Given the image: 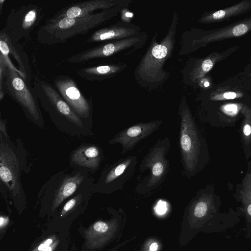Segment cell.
Returning a JSON list of instances; mask_svg holds the SVG:
<instances>
[{
	"instance_id": "1",
	"label": "cell",
	"mask_w": 251,
	"mask_h": 251,
	"mask_svg": "<svg viewBox=\"0 0 251 251\" xmlns=\"http://www.w3.org/2000/svg\"><path fill=\"white\" fill-rule=\"evenodd\" d=\"M33 85L40 105L60 131L77 137L94 135L92 129L72 110L54 86L38 77Z\"/></svg>"
},
{
	"instance_id": "2",
	"label": "cell",
	"mask_w": 251,
	"mask_h": 251,
	"mask_svg": "<svg viewBox=\"0 0 251 251\" xmlns=\"http://www.w3.org/2000/svg\"><path fill=\"white\" fill-rule=\"evenodd\" d=\"M119 6L82 17L46 20L37 32V38L42 44L51 45L64 43L69 39L84 35L116 15Z\"/></svg>"
},
{
	"instance_id": "3",
	"label": "cell",
	"mask_w": 251,
	"mask_h": 251,
	"mask_svg": "<svg viewBox=\"0 0 251 251\" xmlns=\"http://www.w3.org/2000/svg\"><path fill=\"white\" fill-rule=\"evenodd\" d=\"M170 148V140L166 136L149 149L139 166L136 192L148 194L162 183L169 171L170 163L167 155Z\"/></svg>"
},
{
	"instance_id": "4",
	"label": "cell",
	"mask_w": 251,
	"mask_h": 251,
	"mask_svg": "<svg viewBox=\"0 0 251 251\" xmlns=\"http://www.w3.org/2000/svg\"><path fill=\"white\" fill-rule=\"evenodd\" d=\"M179 146L183 175L190 177L200 168L201 156V141L198 128L185 99L179 111Z\"/></svg>"
},
{
	"instance_id": "5",
	"label": "cell",
	"mask_w": 251,
	"mask_h": 251,
	"mask_svg": "<svg viewBox=\"0 0 251 251\" xmlns=\"http://www.w3.org/2000/svg\"><path fill=\"white\" fill-rule=\"evenodd\" d=\"M0 89V100L8 95L24 111L26 117L39 128L45 127L44 118L33 87L16 71L6 66Z\"/></svg>"
},
{
	"instance_id": "6",
	"label": "cell",
	"mask_w": 251,
	"mask_h": 251,
	"mask_svg": "<svg viewBox=\"0 0 251 251\" xmlns=\"http://www.w3.org/2000/svg\"><path fill=\"white\" fill-rule=\"evenodd\" d=\"M0 188L6 189L14 198L24 195L21 181V173L30 171L27 159L20 153V146L16 148L9 136L0 135Z\"/></svg>"
},
{
	"instance_id": "7",
	"label": "cell",
	"mask_w": 251,
	"mask_h": 251,
	"mask_svg": "<svg viewBox=\"0 0 251 251\" xmlns=\"http://www.w3.org/2000/svg\"><path fill=\"white\" fill-rule=\"evenodd\" d=\"M176 24L160 43L154 42L152 44L138 66L137 74L144 82L158 83L166 76L163 67L174 47Z\"/></svg>"
},
{
	"instance_id": "8",
	"label": "cell",
	"mask_w": 251,
	"mask_h": 251,
	"mask_svg": "<svg viewBox=\"0 0 251 251\" xmlns=\"http://www.w3.org/2000/svg\"><path fill=\"white\" fill-rule=\"evenodd\" d=\"M90 174L86 170L79 169L60 171L42 186L39 197L50 199L51 209L54 210L75 192Z\"/></svg>"
},
{
	"instance_id": "9",
	"label": "cell",
	"mask_w": 251,
	"mask_h": 251,
	"mask_svg": "<svg viewBox=\"0 0 251 251\" xmlns=\"http://www.w3.org/2000/svg\"><path fill=\"white\" fill-rule=\"evenodd\" d=\"M44 16L43 9L38 5H22L11 10L2 30L16 45L22 39L28 38Z\"/></svg>"
},
{
	"instance_id": "10",
	"label": "cell",
	"mask_w": 251,
	"mask_h": 251,
	"mask_svg": "<svg viewBox=\"0 0 251 251\" xmlns=\"http://www.w3.org/2000/svg\"><path fill=\"white\" fill-rule=\"evenodd\" d=\"M137 163L136 156L129 155L107 166L95 183L93 193H112L123 190L125 184L132 177Z\"/></svg>"
},
{
	"instance_id": "11",
	"label": "cell",
	"mask_w": 251,
	"mask_h": 251,
	"mask_svg": "<svg viewBox=\"0 0 251 251\" xmlns=\"http://www.w3.org/2000/svg\"><path fill=\"white\" fill-rule=\"evenodd\" d=\"M52 83L64 100L85 123L88 127H92V99H86L71 77L60 75L54 77Z\"/></svg>"
},
{
	"instance_id": "12",
	"label": "cell",
	"mask_w": 251,
	"mask_h": 251,
	"mask_svg": "<svg viewBox=\"0 0 251 251\" xmlns=\"http://www.w3.org/2000/svg\"><path fill=\"white\" fill-rule=\"evenodd\" d=\"M162 121L157 120L148 123L135 124L116 134L108 143L122 146V154L128 152L141 140L150 136L159 129L162 124Z\"/></svg>"
},
{
	"instance_id": "13",
	"label": "cell",
	"mask_w": 251,
	"mask_h": 251,
	"mask_svg": "<svg viewBox=\"0 0 251 251\" xmlns=\"http://www.w3.org/2000/svg\"><path fill=\"white\" fill-rule=\"evenodd\" d=\"M103 158V151L100 147L95 144L84 143L71 152L69 165L73 169L85 170L94 174L99 170Z\"/></svg>"
},
{
	"instance_id": "14",
	"label": "cell",
	"mask_w": 251,
	"mask_h": 251,
	"mask_svg": "<svg viewBox=\"0 0 251 251\" xmlns=\"http://www.w3.org/2000/svg\"><path fill=\"white\" fill-rule=\"evenodd\" d=\"M138 38H125L89 49L67 58L68 62L80 63L97 58L111 56L129 48L139 41Z\"/></svg>"
},
{
	"instance_id": "15",
	"label": "cell",
	"mask_w": 251,
	"mask_h": 251,
	"mask_svg": "<svg viewBox=\"0 0 251 251\" xmlns=\"http://www.w3.org/2000/svg\"><path fill=\"white\" fill-rule=\"evenodd\" d=\"M121 2L117 0H90L72 3L61 9L51 18L82 17L92 14L99 9H108L120 6L122 4Z\"/></svg>"
},
{
	"instance_id": "16",
	"label": "cell",
	"mask_w": 251,
	"mask_h": 251,
	"mask_svg": "<svg viewBox=\"0 0 251 251\" xmlns=\"http://www.w3.org/2000/svg\"><path fill=\"white\" fill-rule=\"evenodd\" d=\"M211 31L209 34L196 40L195 44L204 46L210 43L244 35L251 31V17Z\"/></svg>"
},
{
	"instance_id": "17",
	"label": "cell",
	"mask_w": 251,
	"mask_h": 251,
	"mask_svg": "<svg viewBox=\"0 0 251 251\" xmlns=\"http://www.w3.org/2000/svg\"><path fill=\"white\" fill-rule=\"evenodd\" d=\"M238 47H231L221 52H213L196 63L191 74V78L194 82L201 80L218 62L226 59L234 52Z\"/></svg>"
},
{
	"instance_id": "18",
	"label": "cell",
	"mask_w": 251,
	"mask_h": 251,
	"mask_svg": "<svg viewBox=\"0 0 251 251\" xmlns=\"http://www.w3.org/2000/svg\"><path fill=\"white\" fill-rule=\"evenodd\" d=\"M250 10L251 0H243L230 7L205 14L199 21L204 24L221 22L246 13Z\"/></svg>"
},
{
	"instance_id": "19",
	"label": "cell",
	"mask_w": 251,
	"mask_h": 251,
	"mask_svg": "<svg viewBox=\"0 0 251 251\" xmlns=\"http://www.w3.org/2000/svg\"><path fill=\"white\" fill-rule=\"evenodd\" d=\"M119 65H105L82 68L76 71L77 75L87 80H102L110 78L122 70Z\"/></svg>"
},
{
	"instance_id": "20",
	"label": "cell",
	"mask_w": 251,
	"mask_h": 251,
	"mask_svg": "<svg viewBox=\"0 0 251 251\" xmlns=\"http://www.w3.org/2000/svg\"><path fill=\"white\" fill-rule=\"evenodd\" d=\"M135 32V29L132 28L112 25L97 30L86 41L93 43L113 39H123L132 36Z\"/></svg>"
},
{
	"instance_id": "21",
	"label": "cell",
	"mask_w": 251,
	"mask_h": 251,
	"mask_svg": "<svg viewBox=\"0 0 251 251\" xmlns=\"http://www.w3.org/2000/svg\"><path fill=\"white\" fill-rule=\"evenodd\" d=\"M210 205L209 199L203 198L199 199L194 206V216L198 218H203L207 214Z\"/></svg>"
},
{
	"instance_id": "22",
	"label": "cell",
	"mask_w": 251,
	"mask_h": 251,
	"mask_svg": "<svg viewBox=\"0 0 251 251\" xmlns=\"http://www.w3.org/2000/svg\"><path fill=\"white\" fill-rule=\"evenodd\" d=\"M243 94L239 92L232 91L217 90L211 94L210 99L214 100L234 99L241 97Z\"/></svg>"
},
{
	"instance_id": "23",
	"label": "cell",
	"mask_w": 251,
	"mask_h": 251,
	"mask_svg": "<svg viewBox=\"0 0 251 251\" xmlns=\"http://www.w3.org/2000/svg\"><path fill=\"white\" fill-rule=\"evenodd\" d=\"M93 229L97 233H104L108 230V226L106 223L99 221L94 224L93 226Z\"/></svg>"
},
{
	"instance_id": "24",
	"label": "cell",
	"mask_w": 251,
	"mask_h": 251,
	"mask_svg": "<svg viewBox=\"0 0 251 251\" xmlns=\"http://www.w3.org/2000/svg\"><path fill=\"white\" fill-rule=\"evenodd\" d=\"M223 109L225 113L228 114L235 115L238 112V107L235 104H228L224 105L223 107Z\"/></svg>"
},
{
	"instance_id": "25",
	"label": "cell",
	"mask_w": 251,
	"mask_h": 251,
	"mask_svg": "<svg viewBox=\"0 0 251 251\" xmlns=\"http://www.w3.org/2000/svg\"><path fill=\"white\" fill-rule=\"evenodd\" d=\"M243 200L251 201V182L247 185L243 192Z\"/></svg>"
},
{
	"instance_id": "26",
	"label": "cell",
	"mask_w": 251,
	"mask_h": 251,
	"mask_svg": "<svg viewBox=\"0 0 251 251\" xmlns=\"http://www.w3.org/2000/svg\"><path fill=\"white\" fill-rule=\"evenodd\" d=\"M166 203L165 202L160 201L158 202L156 207V211L159 215L164 214L167 210Z\"/></svg>"
},
{
	"instance_id": "27",
	"label": "cell",
	"mask_w": 251,
	"mask_h": 251,
	"mask_svg": "<svg viewBox=\"0 0 251 251\" xmlns=\"http://www.w3.org/2000/svg\"><path fill=\"white\" fill-rule=\"evenodd\" d=\"M52 243V240L51 239L49 238L46 240L44 243H42L38 247V250L39 251H42L45 248L50 246V245Z\"/></svg>"
},
{
	"instance_id": "28",
	"label": "cell",
	"mask_w": 251,
	"mask_h": 251,
	"mask_svg": "<svg viewBox=\"0 0 251 251\" xmlns=\"http://www.w3.org/2000/svg\"><path fill=\"white\" fill-rule=\"evenodd\" d=\"M243 133L245 136H248L251 133V126L249 124H246L244 126Z\"/></svg>"
},
{
	"instance_id": "29",
	"label": "cell",
	"mask_w": 251,
	"mask_h": 251,
	"mask_svg": "<svg viewBox=\"0 0 251 251\" xmlns=\"http://www.w3.org/2000/svg\"><path fill=\"white\" fill-rule=\"evenodd\" d=\"M245 204L247 212L248 215L251 217V201L243 200Z\"/></svg>"
},
{
	"instance_id": "30",
	"label": "cell",
	"mask_w": 251,
	"mask_h": 251,
	"mask_svg": "<svg viewBox=\"0 0 251 251\" xmlns=\"http://www.w3.org/2000/svg\"><path fill=\"white\" fill-rule=\"evenodd\" d=\"M158 249V243L157 242H154L152 243L150 246L149 251H157Z\"/></svg>"
},
{
	"instance_id": "31",
	"label": "cell",
	"mask_w": 251,
	"mask_h": 251,
	"mask_svg": "<svg viewBox=\"0 0 251 251\" xmlns=\"http://www.w3.org/2000/svg\"><path fill=\"white\" fill-rule=\"evenodd\" d=\"M133 15L131 12H130L129 11L126 12L124 15L123 14V17H125V20H130V18H131L133 17Z\"/></svg>"
},
{
	"instance_id": "32",
	"label": "cell",
	"mask_w": 251,
	"mask_h": 251,
	"mask_svg": "<svg viewBox=\"0 0 251 251\" xmlns=\"http://www.w3.org/2000/svg\"><path fill=\"white\" fill-rule=\"evenodd\" d=\"M5 1V0H0V14L1 13V11H2V5L4 3V2Z\"/></svg>"
},
{
	"instance_id": "33",
	"label": "cell",
	"mask_w": 251,
	"mask_h": 251,
	"mask_svg": "<svg viewBox=\"0 0 251 251\" xmlns=\"http://www.w3.org/2000/svg\"><path fill=\"white\" fill-rule=\"evenodd\" d=\"M41 251H52V248L51 247H48Z\"/></svg>"
},
{
	"instance_id": "34",
	"label": "cell",
	"mask_w": 251,
	"mask_h": 251,
	"mask_svg": "<svg viewBox=\"0 0 251 251\" xmlns=\"http://www.w3.org/2000/svg\"><path fill=\"white\" fill-rule=\"evenodd\" d=\"M5 220L2 217H0V226H2L3 224V222L5 223Z\"/></svg>"
},
{
	"instance_id": "35",
	"label": "cell",
	"mask_w": 251,
	"mask_h": 251,
	"mask_svg": "<svg viewBox=\"0 0 251 251\" xmlns=\"http://www.w3.org/2000/svg\"><path fill=\"white\" fill-rule=\"evenodd\" d=\"M203 85H204V86L205 87H208V86H209V82H208V81H205V82L204 83V84H203Z\"/></svg>"
}]
</instances>
